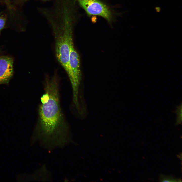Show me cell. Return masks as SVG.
<instances>
[{"label": "cell", "mask_w": 182, "mask_h": 182, "mask_svg": "<svg viewBox=\"0 0 182 182\" xmlns=\"http://www.w3.org/2000/svg\"><path fill=\"white\" fill-rule=\"evenodd\" d=\"M66 73L72 87L73 102L75 106H78L79 105L78 95L81 74L80 56L74 47L73 41L70 46L68 70Z\"/></svg>", "instance_id": "obj_3"}, {"label": "cell", "mask_w": 182, "mask_h": 182, "mask_svg": "<svg viewBox=\"0 0 182 182\" xmlns=\"http://www.w3.org/2000/svg\"><path fill=\"white\" fill-rule=\"evenodd\" d=\"M6 21V18L5 16L4 15L0 16V33L5 26Z\"/></svg>", "instance_id": "obj_8"}, {"label": "cell", "mask_w": 182, "mask_h": 182, "mask_svg": "<svg viewBox=\"0 0 182 182\" xmlns=\"http://www.w3.org/2000/svg\"><path fill=\"white\" fill-rule=\"evenodd\" d=\"M159 181L160 182H181V179L180 178H175L170 175H165L161 174L159 176Z\"/></svg>", "instance_id": "obj_6"}, {"label": "cell", "mask_w": 182, "mask_h": 182, "mask_svg": "<svg viewBox=\"0 0 182 182\" xmlns=\"http://www.w3.org/2000/svg\"><path fill=\"white\" fill-rule=\"evenodd\" d=\"M21 0V1H27L28 0ZM40 0L44 1H47L49 0Z\"/></svg>", "instance_id": "obj_10"}, {"label": "cell", "mask_w": 182, "mask_h": 182, "mask_svg": "<svg viewBox=\"0 0 182 182\" xmlns=\"http://www.w3.org/2000/svg\"><path fill=\"white\" fill-rule=\"evenodd\" d=\"M13 60L7 56L0 57V84H8L13 74Z\"/></svg>", "instance_id": "obj_5"}, {"label": "cell", "mask_w": 182, "mask_h": 182, "mask_svg": "<svg viewBox=\"0 0 182 182\" xmlns=\"http://www.w3.org/2000/svg\"><path fill=\"white\" fill-rule=\"evenodd\" d=\"M78 17L73 10L64 8L49 12L45 17L54 36L57 58L66 72L68 70L70 46L73 41V28Z\"/></svg>", "instance_id": "obj_2"}, {"label": "cell", "mask_w": 182, "mask_h": 182, "mask_svg": "<svg viewBox=\"0 0 182 182\" xmlns=\"http://www.w3.org/2000/svg\"><path fill=\"white\" fill-rule=\"evenodd\" d=\"M44 87L32 142L38 141L49 149L62 147L71 141V135L60 107L56 73L51 78L46 76Z\"/></svg>", "instance_id": "obj_1"}, {"label": "cell", "mask_w": 182, "mask_h": 182, "mask_svg": "<svg viewBox=\"0 0 182 182\" xmlns=\"http://www.w3.org/2000/svg\"><path fill=\"white\" fill-rule=\"evenodd\" d=\"M3 1L9 9H11L13 7L11 6L9 0H3Z\"/></svg>", "instance_id": "obj_9"}, {"label": "cell", "mask_w": 182, "mask_h": 182, "mask_svg": "<svg viewBox=\"0 0 182 182\" xmlns=\"http://www.w3.org/2000/svg\"><path fill=\"white\" fill-rule=\"evenodd\" d=\"M176 109L173 111L176 116V122L175 125L177 126L179 124H181L182 123V103L178 106H176Z\"/></svg>", "instance_id": "obj_7"}, {"label": "cell", "mask_w": 182, "mask_h": 182, "mask_svg": "<svg viewBox=\"0 0 182 182\" xmlns=\"http://www.w3.org/2000/svg\"><path fill=\"white\" fill-rule=\"evenodd\" d=\"M79 5L89 16L93 15L101 16L108 22L113 18L112 12L105 4L99 0H76Z\"/></svg>", "instance_id": "obj_4"}]
</instances>
